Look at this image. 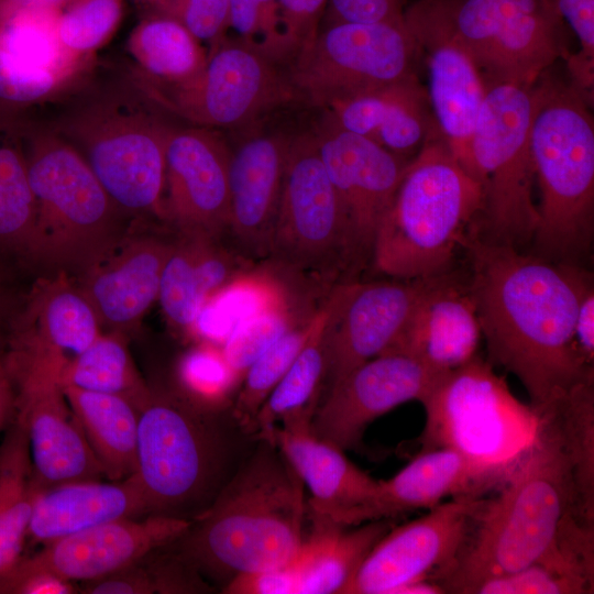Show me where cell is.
<instances>
[{
    "mask_svg": "<svg viewBox=\"0 0 594 594\" xmlns=\"http://www.w3.org/2000/svg\"><path fill=\"white\" fill-rule=\"evenodd\" d=\"M463 246L488 362L515 375L538 411L593 382L574 337L582 270L471 233Z\"/></svg>",
    "mask_w": 594,
    "mask_h": 594,
    "instance_id": "1",
    "label": "cell"
},
{
    "mask_svg": "<svg viewBox=\"0 0 594 594\" xmlns=\"http://www.w3.org/2000/svg\"><path fill=\"white\" fill-rule=\"evenodd\" d=\"M262 443L176 541L199 574L234 576L290 561L306 537L305 485L274 443Z\"/></svg>",
    "mask_w": 594,
    "mask_h": 594,
    "instance_id": "2",
    "label": "cell"
},
{
    "mask_svg": "<svg viewBox=\"0 0 594 594\" xmlns=\"http://www.w3.org/2000/svg\"><path fill=\"white\" fill-rule=\"evenodd\" d=\"M505 484L486 496L453 565L439 580L446 593L471 594L480 583L535 562L564 514L575 506L571 465L550 419Z\"/></svg>",
    "mask_w": 594,
    "mask_h": 594,
    "instance_id": "3",
    "label": "cell"
},
{
    "mask_svg": "<svg viewBox=\"0 0 594 594\" xmlns=\"http://www.w3.org/2000/svg\"><path fill=\"white\" fill-rule=\"evenodd\" d=\"M482 210L481 184L441 138L430 140L406 164L375 237L373 270L395 279L449 272Z\"/></svg>",
    "mask_w": 594,
    "mask_h": 594,
    "instance_id": "4",
    "label": "cell"
},
{
    "mask_svg": "<svg viewBox=\"0 0 594 594\" xmlns=\"http://www.w3.org/2000/svg\"><path fill=\"white\" fill-rule=\"evenodd\" d=\"M128 76L81 97L51 127L86 160L128 217L165 220L166 142L174 125Z\"/></svg>",
    "mask_w": 594,
    "mask_h": 594,
    "instance_id": "5",
    "label": "cell"
},
{
    "mask_svg": "<svg viewBox=\"0 0 594 594\" xmlns=\"http://www.w3.org/2000/svg\"><path fill=\"white\" fill-rule=\"evenodd\" d=\"M29 182L36 204L30 264L51 276H80L128 231V216L84 156L52 128L25 124Z\"/></svg>",
    "mask_w": 594,
    "mask_h": 594,
    "instance_id": "6",
    "label": "cell"
},
{
    "mask_svg": "<svg viewBox=\"0 0 594 594\" xmlns=\"http://www.w3.org/2000/svg\"><path fill=\"white\" fill-rule=\"evenodd\" d=\"M543 75L530 131L540 190L532 240L542 257L572 258L587 249L593 230L594 124L581 91Z\"/></svg>",
    "mask_w": 594,
    "mask_h": 594,
    "instance_id": "7",
    "label": "cell"
},
{
    "mask_svg": "<svg viewBox=\"0 0 594 594\" xmlns=\"http://www.w3.org/2000/svg\"><path fill=\"white\" fill-rule=\"evenodd\" d=\"M419 403L426 414L419 452L452 449L502 485L538 436L537 409L520 402L493 364L477 355L440 375Z\"/></svg>",
    "mask_w": 594,
    "mask_h": 594,
    "instance_id": "8",
    "label": "cell"
},
{
    "mask_svg": "<svg viewBox=\"0 0 594 594\" xmlns=\"http://www.w3.org/2000/svg\"><path fill=\"white\" fill-rule=\"evenodd\" d=\"M215 413L179 393L152 392L140 410L134 473L147 515L190 520L218 495L226 446Z\"/></svg>",
    "mask_w": 594,
    "mask_h": 594,
    "instance_id": "9",
    "label": "cell"
},
{
    "mask_svg": "<svg viewBox=\"0 0 594 594\" xmlns=\"http://www.w3.org/2000/svg\"><path fill=\"white\" fill-rule=\"evenodd\" d=\"M263 263L315 297L353 280L343 219L316 132H297L293 138L270 252Z\"/></svg>",
    "mask_w": 594,
    "mask_h": 594,
    "instance_id": "10",
    "label": "cell"
},
{
    "mask_svg": "<svg viewBox=\"0 0 594 594\" xmlns=\"http://www.w3.org/2000/svg\"><path fill=\"white\" fill-rule=\"evenodd\" d=\"M536 84H494L469 144L468 172L481 184L488 240L519 250L534 239L538 207L530 144Z\"/></svg>",
    "mask_w": 594,
    "mask_h": 594,
    "instance_id": "11",
    "label": "cell"
},
{
    "mask_svg": "<svg viewBox=\"0 0 594 594\" xmlns=\"http://www.w3.org/2000/svg\"><path fill=\"white\" fill-rule=\"evenodd\" d=\"M470 55L486 86H532L564 54L550 0H425Z\"/></svg>",
    "mask_w": 594,
    "mask_h": 594,
    "instance_id": "12",
    "label": "cell"
},
{
    "mask_svg": "<svg viewBox=\"0 0 594 594\" xmlns=\"http://www.w3.org/2000/svg\"><path fill=\"white\" fill-rule=\"evenodd\" d=\"M129 78L167 113L215 130L253 123L297 101L286 66L239 37L208 48L205 67L187 81L160 85L132 72Z\"/></svg>",
    "mask_w": 594,
    "mask_h": 594,
    "instance_id": "13",
    "label": "cell"
},
{
    "mask_svg": "<svg viewBox=\"0 0 594 594\" xmlns=\"http://www.w3.org/2000/svg\"><path fill=\"white\" fill-rule=\"evenodd\" d=\"M3 355L16 393V414L26 425L40 490L100 480L103 470L68 404L62 383L66 355L13 330Z\"/></svg>",
    "mask_w": 594,
    "mask_h": 594,
    "instance_id": "14",
    "label": "cell"
},
{
    "mask_svg": "<svg viewBox=\"0 0 594 594\" xmlns=\"http://www.w3.org/2000/svg\"><path fill=\"white\" fill-rule=\"evenodd\" d=\"M418 46L405 21L321 26L286 72L297 101L324 110L411 75Z\"/></svg>",
    "mask_w": 594,
    "mask_h": 594,
    "instance_id": "15",
    "label": "cell"
},
{
    "mask_svg": "<svg viewBox=\"0 0 594 594\" xmlns=\"http://www.w3.org/2000/svg\"><path fill=\"white\" fill-rule=\"evenodd\" d=\"M320 157L343 219L353 280L371 264L375 237L407 161L329 121L316 132Z\"/></svg>",
    "mask_w": 594,
    "mask_h": 594,
    "instance_id": "16",
    "label": "cell"
},
{
    "mask_svg": "<svg viewBox=\"0 0 594 594\" xmlns=\"http://www.w3.org/2000/svg\"><path fill=\"white\" fill-rule=\"evenodd\" d=\"M485 497L442 502L393 526L372 548L341 594H394L402 585L439 580L458 558Z\"/></svg>",
    "mask_w": 594,
    "mask_h": 594,
    "instance_id": "17",
    "label": "cell"
},
{
    "mask_svg": "<svg viewBox=\"0 0 594 594\" xmlns=\"http://www.w3.org/2000/svg\"><path fill=\"white\" fill-rule=\"evenodd\" d=\"M231 148L219 130L174 127L167 138L165 220L178 233L227 241Z\"/></svg>",
    "mask_w": 594,
    "mask_h": 594,
    "instance_id": "18",
    "label": "cell"
},
{
    "mask_svg": "<svg viewBox=\"0 0 594 594\" xmlns=\"http://www.w3.org/2000/svg\"><path fill=\"white\" fill-rule=\"evenodd\" d=\"M439 376L403 353L374 356L329 387L310 430L343 451L358 449L375 419L407 402H420Z\"/></svg>",
    "mask_w": 594,
    "mask_h": 594,
    "instance_id": "19",
    "label": "cell"
},
{
    "mask_svg": "<svg viewBox=\"0 0 594 594\" xmlns=\"http://www.w3.org/2000/svg\"><path fill=\"white\" fill-rule=\"evenodd\" d=\"M404 21L418 50L426 53V91L440 138L466 169L486 85L470 55L425 0L407 7Z\"/></svg>",
    "mask_w": 594,
    "mask_h": 594,
    "instance_id": "20",
    "label": "cell"
},
{
    "mask_svg": "<svg viewBox=\"0 0 594 594\" xmlns=\"http://www.w3.org/2000/svg\"><path fill=\"white\" fill-rule=\"evenodd\" d=\"M433 277L340 285L329 333V387L397 339Z\"/></svg>",
    "mask_w": 594,
    "mask_h": 594,
    "instance_id": "21",
    "label": "cell"
},
{
    "mask_svg": "<svg viewBox=\"0 0 594 594\" xmlns=\"http://www.w3.org/2000/svg\"><path fill=\"white\" fill-rule=\"evenodd\" d=\"M190 525L191 520L162 515L118 519L46 543L18 564L85 583L141 562L180 538Z\"/></svg>",
    "mask_w": 594,
    "mask_h": 594,
    "instance_id": "22",
    "label": "cell"
},
{
    "mask_svg": "<svg viewBox=\"0 0 594 594\" xmlns=\"http://www.w3.org/2000/svg\"><path fill=\"white\" fill-rule=\"evenodd\" d=\"M295 133L265 131L231 150L227 241L244 257L267 258Z\"/></svg>",
    "mask_w": 594,
    "mask_h": 594,
    "instance_id": "23",
    "label": "cell"
},
{
    "mask_svg": "<svg viewBox=\"0 0 594 594\" xmlns=\"http://www.w3.org/2000/svg\"><path fill=\"white\" fill-rule=\"evenodd\" d=\"M173 240L127 235L78 276L102 328L128 332L158 299L162 271Z\"/></svg>",
    "mask_w": 594,
    "mask_h": 594,
    "instance_id": "24",
    "label": "cell"
},
{
    "mask_svg": "<svg viewBox=\"0 0 594 594\" xmlns=\"http://www.w3.org/2000/svg\"><path fill=\"white\" fill-rule=\"evenodd\" d=\"M503 485L481 466L448 449L418 452L394 476L378 481L373 495L344 521L356 526L431 509L447 498L486 497Z\"/></svg>",
    "mask_w": 594,
    "mask_h": 594,
    "instance_id": "25",
    "label": "cell"
},
{
    "mask_svg": "<svg viewBox=\"0 0 594 594\" xmlns=\"http://www.w3.org/2000/svg\"><path fill=\"white\" fill-rule=\"evenodd\" d=\"M481 336L469 284L447 272L432 279L386 352L411 356L442 375L476 356Z\"/></svg>",
    "mask_w": 594,
    "mask_h": 594,
    "instance_id": "26",
    "label": "cell"
},
{
    "mask_svg": "<svg viewBox=\"0 0 594 594\" xmlns=\"http://www.w3.org/2000/svg\"><path fill=\"white\" fill-rule=\"evenodd\" d=\"M276 446L310 492L312 516L342 525L376 490L378 481L358 468L310 427H275L266 439Z\"/></svg>",
    "mask_w": 594,
    "mask_h": 594,
    "instance_id": "27",
    "label": "cell"
},
{
    "mask_svg": "<svg viewBox=\"0 0 594 594\" xmlns=\"http://www.w3.org/2000/svg\"><path fill=\"white\" fill-rule=\"evenodd\" d=\"M256 264L226 240L178 233L162 271L157 299L168 323L188 332L207 298Z\"/></svg>",
    "mask_w": 594,
    "mask_h": 594,
    "instance_id": "28",
    "label": "cell"
},
{
    "mask_svg": "<svg viewBox=\"0 0 594 594\" xmlns=\"http://www.w3.org/2000/svg\"><path fill=\"white\" fill-rule=\"evenodd\" d=\"M143 516L146 503L135 474L108 483L69 482L38 491L28 538L44 546L109 521Z\"/></svg>",
    "mask_w": 594,
    "mask_h": 594,
    "instance_id": "29",
    "label": "cell"
},
{
    "mask_svg": "<svg viewBox=\"0 0 594 594\" xmlns=\"http://www.w3.org/2000/svg\"><path fill=\"white\" fill-rule=\"evenodd\" d=\"M340 284L320 302L308 340L258 410L251 433L260 440H266L279 424L288 429L310 427L327 380L330 323Z\"/></svg>",
    "mask_w": 594,
    "mask_h": 594,
    "instance_id": "30",
    "label": "cell"
},
{
    "mask_svg": "<svg viewBox=\"0 0 594 594\" xmlns=\"http://www.w3.org/2000/svg\"><path fill=\"white\" fill-rule=\"evenodd\" d=\"M315 525L292 559L297 594L341 593L376 542L394 526L391 519L342 526L314 516Z\"/></svg>",
    "mask_w": 594,
    "mask_h": 594,
    "instance_id": "31",
    "label": "cell"
},
{
    "mask_svg": "<svg viewBox=\"0 0 594 594\" xmlns=\"http://www.w3.org/2000/svg\"><path fill=\"white\" fill-rule=\"evenodd\" d=\"M68 404L105 476L136 472L140 410L124 397L63 386Z\"/></svg>",
    "mask_w": 594,
    "mask_h": 594,
    "instance_id": "32",
    "label": "cell"
},
{
    "mask_svg": "<svg viewBox=\"0 0 594 594\" xmlns=\"http://www.w3.org/2000/svg\"><path fill=\"white\" fill-rule=\"evenodd\" d=\"M38 491L28 428L15 413L0 443V579L23 557Z\"/></svg>",
    "mask_w": 594,
    "mask_h": 594,
    "instance_id": "33",
    "label": "cell"
},
{
    "mask_svg": "<svg viewBox=\"0 0 594 594\" xmlns=\"http://www.w3.org/2000/svg\"><path fill=\"white\" fill-rule=\"evenodd\" d=\"M25 315V322L13 330L25 332L40 342L78 354L101 333L102 326L91 302L69 276L58 274L41 284Z\"/></svg>",
    "mask_w": 594,
    "mask_h": 594,
    "instance_id": "34",
    "label": "cell"
},
{
    "mask_svg": "<svg viewBox=\"0 0 594 594\" xmlns=\"http://www.w3.org/2000/svg\"><path fill=\"white\" fill-rule=\"evenodd\" d=\"M295 295L305 294L267 264H256L212 293L187 333L221 346L241 322Z\"/></svg>",
    "mask_w": 594,
    "mask_h": 594,
    "instance_id": "35",
    "label": "cell"
},
{
    "mask_svg": "<svg viewBox=\"0 0 594 594\" xmlns=\"http://www.w3.org/2000/svg\"><path fill=\"white\" fill-rule=\"evenodd\" d=\"M25 124L0 111V255L30 263L36 204L29 182Z\"/></svg>",
    "mask_w": 594,
    "mask_h": 594,
    "instance_id": "36",
    "label": "cell"
},
{
    "mask_svg": "<svg viewBox=\"0 0 594 594\" xmlns=\"http://www.w3.org/2000/svg\"><path fill=\"white\" fill-rule=\"evenodd\" d=\"M128 52L136 76L160 85H177L197 76L208 51L180 22L155 12L130 33Z\"/></svg>",
    "mask_w": 594,
    "mask_h": 594,
    "instance_id": "37",
    "label": "cell"
},
{
    "mask_svg": "<svg viewBox=\"0 0 594 594\" xmlns=\"http://www.w3.org/2000/svg\"><path fill=\"white\" fill-rule=\"evenodd\" d=\"M62 383L63 386L124 397L139 410L152 395L132 359L127 333L118 330L102 332L82 352L67 359Z\"/></svg>",
    "mask_w": 594,
    "mask_h": 594,
    "instance_id": "38",
    "label": "cell"
},
{
    "mask_svg": "<svg viewBox=\"0 0 594 594\" xmlns=\"http://www.w3.org/2000/svg\"><path fill=\"white\" fill-rule=\"evenodd\" d=\"M539 413L552 422L571 465L574 513L594 522V381L576 386Z\"/></svg>",
    "mask_w": 594,
    "mask_h": 594,
    "instance_id": "39",
    "label": "cell"
},
{
    "mask_svg": "<svg viewBox=\"0 0 594 594\" xmlns=\"http://www.w3.org/2000/svg\"><path fill=\"white\" fill-rule=\"evenodd\" d=\"M61 9H32L0 19V47L22 64L62 77L84 79L92 61L64 47L58 35Z\"/></svg>",
    "mask_w": 594,
    "mask_h": 594,
    "instance_id": "40",
    "label": "cell"
},
{
    "mask_svg": "<svg viewBox=\"0 0 594 594\" xmlns=\"http://www.w3.org/2000/svg\"><path fill=\"white\" fill-rule=\"evenodd\" d=\"M315 315L316 312L288 330L245 371L230 405L231 416L242 431L251 433L254 419L262 405L308 340Z\"/></svg>",
    "mask_w": 594,
    "mask_h": 594,
    "instance_id": "41",
    "label": "cell"
},
{
    "mask_svg": "<svg viewBox=\"0 0 594 594\" xmlns=\"http://www.w3.org/2000/svg\"><path fill=\"white\" fill-rule=\"evenodd\" d=\"M322 299L295 295L241 322L221 345L241 381L248 367L288 330L310 318Z\"/></svg>",
    "mask_w": 594,
    "mask_h": 594,
    "instance_id": "42",
    "label": "cell"
},
{
    "mask_svg": "<svg viewBox=\"0 0 594 594\" xmlns=\"http://www.w3.org/2000/svg\"><path fill=\"white\" fill-rule=\"evenodd\" d=\"M176 380L182 396L211 411L231 404L241 383L221 346L207 342H197L180 356Z\"/></svg>",
    "mask_w": 594,
    "mask_h": 594,
    "instance_id": "43",
    "label": "cell"
},
{
    "mask_svg": "<svg viewBox=\"0 0 594 594\" xmlns=\"http://www.w3.org/2000/svg\"><path fill=\"white\" fill-rule=\"evenodd\" d=\"M122 14L123 0H69L59 11L61 42L75 56L92 61L116 32Z\"/></svg>",
    "mask_w": 594,
    "mask_h": 594,
    "instance_id": "44",
    "label": "cell"
},
{
    "mask_svg": "<svg viewBox=\"0 0 594 594\" xmlns=\"http://www.w3.org/2000/svg\"><path fill=\"white\" fill-rule=\"evenodd\" d=\"M81 82L26 66L0 47V110L52 101Z\"/></svg>",
    "mask_w": 594,
    "mask_h": 594,
    "instance_id": "45",
    "label": "cell"
},
{
    "mask_svg": "<svg viewBox=\"0 0 594 594\" xmlns=\"http://www.w3.org/2000/svg\"><path fill=\"white\" fill-rule=\"evenodd\" d=\"M230 29L286 66L288 48L277 0H229Z\"/></svg>",
    "mask_w": 594,
    "mask_h": 594,
    "instance_id": "46",
    "label": "cell"
},
{
    "mask_svg": "<svg viewBox=\"0 0 594 594\" xmlns=\"http://www.w3.org/2000/svg\"><path fill=\"white\" fill-rule=\"evenodd\" d=\"M154 11L180 22L208 48L223 41L230 29L229 0H165Z\"/></svg>",
    "mask_w": 594,
    "mask_h": 594,
    "instance_id": "47",
    "label": "cell"
},
{
    "mask_svg": "<svg viewBox=\"0 0 594 594\" xmlns=\"http://www.w3.org/2000/svg\"><path fill=\"white\" fill-rule=\"evenodd\" d=\"M556 11L578 36L582 50L569 58V69L576 87L590 97L593 87L594 0H550Z\"/></svg>",
    "mask_w": 594,
    "mask_h": 594,
    "instance_id": "48",
    "label": "cell"
},
{
    "mask_svg": "<svg viewBox=\"0 0 594 594\" xmlns=\"http://www.w3.org/2000/svg\"><path fill=\"white\" fill-rule=\"evenodd\" d=\"M288 62L315 40L329 0H277ZM287 62V63H288Z\"/></svg>",
    "mask_w": 594,
    "mask_h": 594,
    "instance_id": "49",
    "label": "cell"
},
{
    "mask_svg": "<svg viewBox=\"0 0 594 594\" xmlns=\"http://www.w3.org/2000/svg\"><path fill=\"white\" fill-rule=\"evenodd\" d=\"M405 0H329L322 21L377 23L404 21Z\"/></svg>",
    "mask_w": 594,
    "mask_h": 594,
    "instance_id": "50",
    "label": "cell"
},
{
    "mask_svg": "<svg viewBox=\"0 0 594 594\" xmlns=\"http://www.w3.org/2000/svg\"><path fill=\"white\" fill-rule=\"evenodd\" d=\"M297 574L290 561L283 565L234 576L224 586L232 594H297Z\"/></svg>",
    "mask_w": 594,
    "mask_h": 594,
    "instance_id": "51",
    "label": "cell"
},
{
    "mask_svg": "<svg viewBox=\"0 0 594 594\" xmlns=\"http://www.w3.org/2000/svg\"><path fill=\"white\" fill-rule=\"evenodd\" d=\"M84 593L88 594H152L155 584L146 565L141 562L107 576L85 582Z\"/></svg>",
    "mask_w": 594,
    "mask_h": 594,
    "instance_id": "52",
    "label": "cell"
},
{
    "mask_svg": "<svg viewBox=\"0 0 594 594\" xmlns=\"http://www.w3.org/2000/svg\"><path fill=\"white\" fill-rule=\"evenodd\" d=\"M574 337L585 362L594 365V288L592 276L581 271Z\"/></svg>",
    "mask_w": 594,
    "mask_h": 594,
    "instance_id": "53",
    "label": "cell"
},
{
    "mask_svg": "<svg viewBox=\"0 0 594 594\" xmlns=\"http://www.w3.org/2000/svg\"><path fill=\"white\" fill-rule=\"evenodd\" d=\"M16 393L4 358H0V431L6 430L15 417Z\"/></svg>",
    "mask_w": 594,
    "mask_h": 594,
    "instance_id": "54",
    "label": "cell"
},
{
    "mask_svg": "<svg viewBox=\"0 0 594 594\" xmlns=\"http://www.w3.org/2000/svg\"><path fill=\"white\" fill-rule=\"evenodd\" d=\"M69 0H0V19L32 9H62Z\"/></svg>",
    "mask_w": 594,
    "mask_h": 594,
    "instance_id": "55",
    "label": "cell"
},
{
    "mask_svg": "<svg viewBox=\"0 0 594 594\" xmlns=\"http://www.w3.org/2000/svg\"><path fill=\"white\" fill-rule=\"evenodd\" d=\"M138 1L147 6H151L153 9H156L165 0H138Z\"/></svg>",
    "mask_w": 594,
    "mask_h": 594,
    "instance_id": "56",
    "label": "cell"
}]
</instances>
